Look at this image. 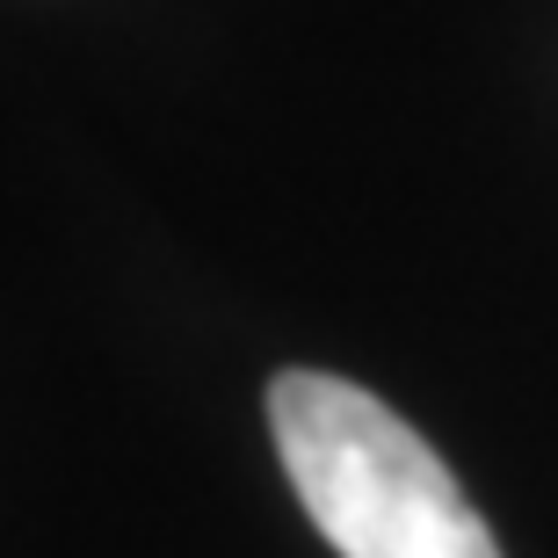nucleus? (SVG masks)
<instances>
[{"mask_svg":"<svg viewBox=\"0 0 558 558\" xmlns=\"http://www.w3.org/2000/svg\"><path fill=\"white\" fill-rule=\"evenodd\" d=\"M269 428L305 515L341 558H500L450 464L363 385L283 371Z\"/></svg>","mask_w":558,"mask_h":558,"instance_id":"nucleus-1","label":"nucleus"}]
</instances>
